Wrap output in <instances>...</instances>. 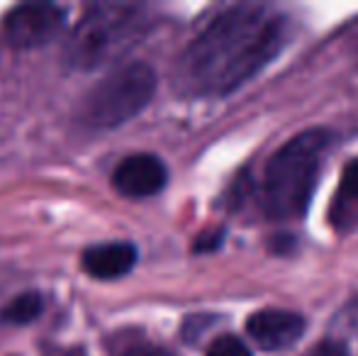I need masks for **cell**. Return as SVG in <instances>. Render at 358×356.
I'll return each instance as SVG.
<instances>
[{
	"instance_id": "obj_2",
	"label": "cell",
	"mask_w": 358,
	"mask_h": 356,
	"mask_svg": "<svg viewBox=\"0 0 358 356\" xmlns=\"http://www.w3.org/2000/svg\"><path fill=\"white\" fill-rule=\"evenodd\" d=\"M331 134L307 129L271 157L261 183V208L271 220H297L305 215L320 180Z\"/></svg>"
},
{
	"instance_id": "obj_4",
	"label": "cell",
	"mask_w": 358,
	"mask_h": 356,
	"mask_svg": "<svg viewBox=\"0 0 358 356\" xmlns=\"http://www.w3.org/2000/svg\"><path fill=\"white\" fill-rule=\"evenodd\" d=\"M156 73L142 62L115 69L105 81L88 93L83 105V122L98 129L124 124L139 115L154 98Z\"/></svg>"
},
{
	"instance_id": "obj_8",
	"label": "cell",
	"mask_w": 358,
	"mask_h": 356,
	"mask_svg": "<svg viewBox=\"0 0 358 356\" xmlns=\"http://www.w3.org/2000/svg\"><path fill=\"white\" fill-rule=\"evenodd\" d=\"M137 264V247L129 242H108L95 244L85 249L83 269L88 276L100 280H115L120 276L129 273Z\"/></svg>"
},
{
	"instance_id": "obj_13",
	"label": "cell",
	"mask_w": 358,
	"mask_h": 356,
	"mask_svg": "<svg viewBox=\"0 0 358 356\" xmlns=\"http://www.w3.org/2000/svg\"><path fill=\"white\" fill-rule=\"evenodd\" d=\"M310 356H346V354L339 344H334L331 339H324V342H320L315 349H312Z\"/></svg>"
},
{
	"instance_id": "obj_11",
	"label": "cell",
	"mask_w": 358,
	"mask_h": 356,
	"mask_svg": "<svg viewBox=\"0 0 358 356\" xmlns=\"http://www.w3.org/2000/svg\"><path fill=\"white\" fill-rule=\"evenodd\" d=\"M205 356H251V352L239 337H234V334H222V337H217L215 342L210 344Z\"/></svg>"
},
{
	"instance_id": "obj_6",
	"label": "cell",
	"mask_w": 358,
	"mask_h": 356,
	"mask_svg": "<svg viewBox=\"0 0 358 356\" xmlns=\"http://www.w3.org/2000/svg\"><path fill=\"white\" fill-rule=\"evenodd\" d=\"M246 332L261 349L280 352V349L297 344V339L305 332V320L297 313H290V310L268 308L251 315L249 322H246Z\"/></svg>"
},
{
	"instance_id": "obj_3",
	"label": "cell",
	"mask_w": 358,
	"mask_h": 356,
	"mask_svg": "<svg viewBox=\"0 0 358 356\" xmlns=\"http://www.w3.org/2000/svg\"><path fill=\"white\" fill-rule=\"evenodd\" d=\"M137 5L100 3L93 5L69 39L66 59L76 69H98L100 64L124 52L137 27Z\"/></svg>"
},
{
	"instance_id": "obj_12",
	"label": "cell",
	"mask_w": 358,
	"mask_h": 356,
	"mask_svg": "<svg viewBox=\"0 0 358 356\" xmlns=\"http://www.w3.org/2000/svg\"><path fill=\"white\" fill-rule=\"evenodd\" d=\"M339 200L346 205H358V159L346 164L344 173H341V188H339Z\"/></svg>"
},
{
	"instance_id": "obj_7",
	"label": "cell",
	"mask_w": 358,
	"mask_h": 356,
	"mask_svg": "<svg viewBox=\"0 0 358 356\" xmlns=\"http://www.w3.org/2000/svg\"><path fill=\"white\" fill-rule=\"evenodd\" d=\"M169 171L166 164L154 154H132L117 164L113 173V185L127 198H149L164 190Z\"/></svg>"
},
{
	"instance_id": "obj_1",
	"label": "cell",
	"mask_w": 358,
	"mask_h": 356,
	"mask_svg": "<svg viewBox=\"0 0 358 356\" xmlns=\"http://www.w3.org/2000/svg\"><path fill=\"white\" fill-rule=\"evenodd\" d=\"M285 24L283 15L261 3L224 10L188 44L176 86L193 98L231 93L283 49Z\"/></svg>"
},
{
	"instance_id": "obj_5",
	"label": "cell",
	"mask_w": 358,
	"mask_h": 356,
	"mask_svg": "<svg viewBox=\"0 0 358 356\" xmlns=\"http://www.w3.org/2000/svg\"><path fill=\"white\" fill-rule=\"evenodd\" d=\"M66 20V8L57 3H24L5 15V37L13 47H39L49 42Z\"/></svg>"
},
{
	"instance_id": "obj_14",
	"label": "cell",
	"mask_w": 358,
	"mask_h": 356,
	"mask_svg": "<svg viewBox=\"0 0 358 356\" xmlns=\"http://www.w3.org/2000/svg\"><path fill=\"white\" fill-rule=\"evenodd\" d=\"M124 356H169V354H166L164 349H156V347H134Z\"/></svg>"
},
{
	"instance_id": "obj_9",
	"label": "cell",
	"mask_w": 358,
	"mask_h": 356,
	"mask_svg": "<svg viewBox=\"0 0 358 356\" xmlns=\"http://www.w3.org/2000/svg\"><path fill=\"white\" fill-rule=\"evenodd\" d=\"M329 332V339L339 344L346 356H358V298L336 313Z\"/></svg>"
},
{
	"instance_id": "obj_10",
	"label": "cell",
	"mask_w": 358,
	"mask_h": 356,
	"mask_svg": "<svg viewBox=\"0 0 358 356\" xmlns=\"http://www.w3.org/2000/svg\"><path fill=\"white\" fill-rule=\"evenodd\" d=\"M42 313V298L37 293H22L15 300H10L8 308L0 313V320L10 325H27Z\"/></svg>"
}]
</instances>
